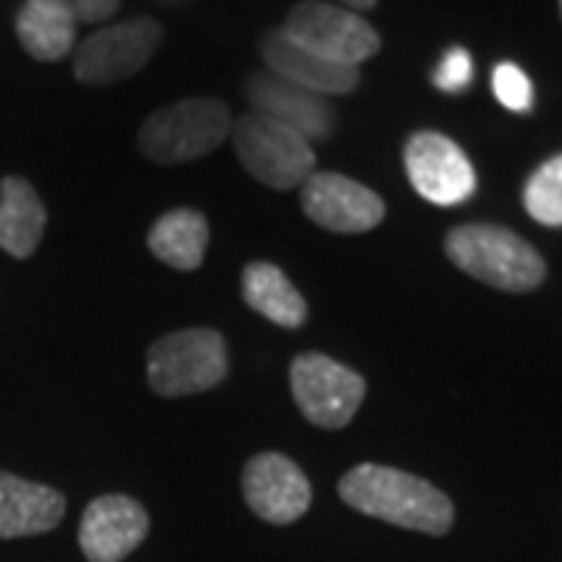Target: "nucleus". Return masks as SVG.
Masks as SVG:
<instances>
[{"mask_svg": "<svg viewBox=\"0 0 562 562\" xmlns=\"http://www.w3.org/2000/svg\"><path fill=\"white\" fill-rule=\"evenodd\" d=\"M244 94L254 103V113H262L269 120L294 128L306 140H325L335 132V110L328 98L313 94L269 69L254 72L244 85Z\"/></svg>", "mask_w": 562, "mask_h": 562, "instance_id": "13", "label": "nucleus"}, {"mask_svg": "<svg viewBox=\"0 0 562 562\" xmlns=\"http://www.w3.org/2000/svg\"><path fill=\"white\" fill-rule=\"evenodd\" d=\"M76 25L63 7L47 0H25L16 13V35L29 57L54 63L76 50Z\"/></svg>", "mask_w": 562, "mask_h": 562, "instance_id": "19", "label": "nucleus"}, {"mask_svg": "<svg viewBox=\"0 0 562 562\" xmlns=\"http://www.w3.org/2000/svg\"><path fill=\"white\" fill-rule=\"evenodd\" d=\"M431 81L443 94H460L462 88H469V81H472V57H469V50L465 47H450L443 54V60L438 63Z\"/></svg>", "mask_w": 562, "mask_h": 562, "instance_id": "22", "label": "nucleus"}, {"mask_svg": "<svg viewBox=\"0 0 562 562\" xmlns=\"http://www.w3.org/2000/svg\"><path fill=\"white\" fill-rule=\"evenodd\" d=\"M338 494L350 509H357L362 516L382 519L406 531L431 535V538L447 535L457 516L453 503L441 487H435L413 472L379 465V462L353 465L338 482Z\"/></svg>", "mask_w": 562, "mask_h": 562, "instance_id": "1", "label": "nucleus"}, {"mask_svg": "<svg viewBox=\"0 0 562 562\" xmlns=\"http://www.w3.org/2000/svg\"><path fill=\"white\" fill-rule=\"evenodd\" d=\"M47 228V206L32 181L22 176H3L0 179V250L29 260L44 241Z\"/></svg>", "mask_w": 562, "mask_h": 562, "instance_id": "16", "label": "nucleus"}, {"mask_svg": "<svg viewBox=\"0 0 562 562\" xmlns=\"http://www.w3.org/2000/svg\"><path fill=\"white\" fill-rule=\"evenodd\" d=\"M228 379V344L216 328H179L147 347V384L157 397L179 401L213 391Z\"/></svg>", "mask_w": 562, "mask_h": 562, "instance_id": "4", "label": "nucleus"}, {"mask_svg": "<svg viewBox=\"0 0 562 562\" xmlns=\"http://www.w3.org/2000/svg\"><path fill=\"white\" fill-rule=\"evenodd\" d=\"M303 216L335 235H362L387 216L384 201L357 179L341 172H313L301 184Z\"/></svg>", "mask_w": 562, "mask_h": 562, "instance_id": "10", "label": "nucleus"}, {"mask_svg": "<svg viewBox=\"0 0 562 562\" xmlns=\"http://www.w3.org/2000/svg\"><path fill=\"white\" fill-rule=\"evenodd\" d=\"M341 3L347 10H353V13H362V10H372L379 0H341Z\"/></svg>", "mask_w": 562, "mask_h": 562, "instance_id": "24", "label": "nucleus"}, {"mask_svg": "<svg viewBox=\"0 0 562 562\" xmlns=\"http://www.w3.org/2000/svg\"><path fill=\"white\" fill-rule=\"evenodd\" d=\"M162 25L150 16H135L98 29L72 50V72L81 85H116L140 72L157 54Z\"/></svg>", "mask_w": 562, "mask_h": 562, "instance_id": "8", "label": "nucleus"}, {"mask_svg": "<svg viewBox=\"0 0 562 562\" xmlns=\"http://www.w3.org/2000/svg\"><path fill=\"white\" fill-rule=\"evenodd\" d=\"M494 94L513 113H528L535 103V88L516 63H501L494 69Z\"/></svg>", "mask_w": 562, "mask_h": 562, "instance_id": "21", "label": "nucleus"}, {"mask_svg": "<svg viewBox=\"0 0 562 562\" xmlns=\"http://www.w3.org/2000/svg\"><path fill=\"white\" fill-rule=\"evenodd\" d=\"M150 531V516L135 497L103 494L85 506L79 547L88 562H122L138 550Z\"/></svg>", "mask_w": 562, "mask_h": 562, "instance_id": "12", "label": "nucleus"}, {"mask_svg": "<svg viewBox=\"0 0 562 562\" xmlns=\"http://www.w3.org/2000/svg\"><path fill=\"white\" fill-rule=\"evenodd\" d=\"M443 250L457 269L497 291L525 294L541 288L547 279V262L541 254L522 235L503 225H487V222L457 225L447 232Z\"/></svg>", "mask_w": 562, "mask_h": 562, "instance_id": "2", "label": "nucleus"}, {"mask_svg": "<svg viewBox=\"0 0 562 562\" xmlns=\"http://www.w3.org/2000/svg\"><path fill=\"white\" fill-rule=\"evenodd\" d=\"M147 247L166 266H172L179 272H194L206 260L210 222H206L201 210H191V206L169 210V213H162L160 220L150 225Z\"/></svg>", "mask_w": 562, "mask_h": 562, "instance_id": "18", "label": "nucleus"}, {"mask_svg": "<svg viewBox=\"0 0 562 562\" xmlns=\"http://www.w3.org/2000/svg\"><path fill=\"white\" fill-rule=\"evenodd\" d=\"M403 166L413 188L435 206H457L475 194V169L457 140L441 132H416L403 144Z\"/></svg>", "mask_w": 562, "mask_h": 562, "instance_id": "9", "label": "nucleus"}, {"mask_svg": "<svg viewBox=\"0 0 562 562\" xmlns=\"http://www.w3.org/2000/svg\"><path fill=\"white\" fill-rule=\"evenodd\" d=\"M260 54L269 72L294 81L322 98H341V94H350L360 88V69L325 60L319 54L294 44L281 29H272L262 35Z\"/></svg>", "mask_w": 562, "mask_h": 562, "instance_id": "14", "label": "nucleus"}, {"mask_svg": "<svg viewBox=\"0 0 562 562\" xmlns=\"http://www.w3.org/2000/svg\"><path fill=\"white\" fill-rule=\"evenodd\" d=\"M525 210L547 228H562V154L541 162L525 181Z\"/></svg>", "mask_w": 562, "mask_h": 562, "instance_id": "20", "label": "nucleus"}, {"mask_svg": "<svg viewBox=\"0 0 562 562\" xmlns=\"http://www.w3.org/2000/svg\"><path fill=\"white\" fill-rule=\"evenodd\" d=\"M241 491L247 509L269 525L297 522L313 503V487L301 465L276 450H266L247 460Z\"/></svg>", "mask_w": 562, "mask_h": 562, "instance_id": "11", "label": "nucleus"}, {"mask_svg": "<svg viewBox=\"0 0 562 562\" xmlns=\"http://www.w3.org/2000/svg\"><path fill=\"white\" fill-rule=\"evenodd\" d=\"M288 379L303 419L325 431L347 428L366 401V379L360 372L316 350L297 353L291 360Z\"/></svg>", "mask_w": 562, "mask_h": 562, "instance_id": "6", "label": "nucleus"}, {"mask_svg": "<svg viewBox=\"0 0 562 562\" xmlns=\"http://www.w3.org/2000/svg\"><path fill=\"white\" fill-rule=\"evenodd\" d=\"M232 110L220 98H184L144 120L138 150L160 166L201 160L232 138Z\"/></svg>", "mask_w": 562, "mask_h": 562, "instance_id": "3", "label": "nucleus"}, {"mask_svg": "<svg viewBox=\"0 0 562 562\" xmlns=\"http://www.w3.org/2000/svg\"><path fill=\"white\" fill-rule=\"evenodd\" d=\"M241 294L254 313H260L262 319L276 322L281 328H303L310 319V306L303 294L276 262H247L241 272Z\"/></svg>", "mask_w": 562, "mask_h": 562, "instance_id": "17", "label": "nucleus"}, {"mask_svg": "<svg viewBox=\"0 0 562 562\" xmlns=\"http://www.w3.org/2000/svg\"><path fill=\"white\" fill-rule=\"evenodd\" d=\"M281 32L325 60L353 69H360L362 63L372 60L382 50V35L375 32L372 22H366L360 13L347 7L325 0L297 3L281 22Z\"/></svg>", "mask_w": 562, "mask_h": 562, "instance_id": "7", "label": "nucleus"}, {"mask_svg": "<svg viewBox=\"0 0 562 562\" xmlns=\"http://www.w3.org/2000/svg\"><path fill=\"white\" fill-rule=\"evenodd\" d=\"M47 3H57L63 7L69 16L76 22H85V25H98V22H106L116 10H120L122 0H47Z\"/></svg>", "mask_w": 562, "mask_h": 562, "instance_id": "23", "label": "nucleus"}, {"mask_svg": "<svg viewBox=\"0 0 562 562\" xmlns=\"http://www.w3.org/2000/svg\"><path fill=\"white\" fill-rule=\"evenodd\" d=\"M232 144L241 166L272 191H291L316 172L310 140L262 113H244L232 122Z\"/></svg>", "mask_w": 562, "mask_h": 562, "instance_id": "5", "label": "nucleus"}, {"mask_svg": "<svg viewBox=\"0 0 562 562\" xmlns=\"http://www.w3.org/2000/svg\"><path fill=\"white\" fill-rule=\"evenodd\" d=\"M66 497L47 484L0 472V541L47 535L63 522Z\"/></svg>", "mask_w": 562, "mask_h": 562, "instance_id": "15", "label": "nucleus"}, {"mask_svg": "<svg viewBox=\"0 0 562 562\" xmlns=\"http://www.w3.org/2000/svg\"><path fill=\"white\" fill-rule=\"evenodd\" d=\"M560 16H562V0H560Z\"/></svg>", "mask_w": 562, "mask_h": 562, "instance_id": "25", "label": "nucleus"}]
</instances>
